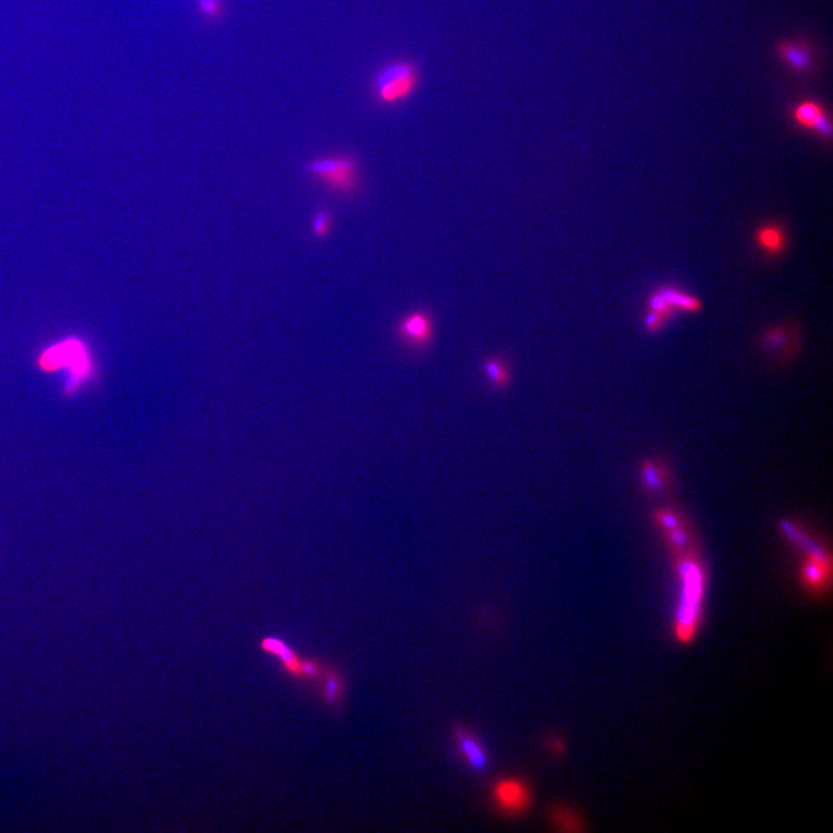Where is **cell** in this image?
I'll return each instance as SVG.
<instances>
[{"label":"cell","mask_w":833,"mask_h":833,"mask_svg":"<svg viewBox=\"0 0 833 833\" xmlns=\"http://www.w3.org/2000/svg\"><path fill=\"white\" fill-rule=\"evenodd\" d=\"M696 544L672 553L675 555L680 585V598L677 606L674 637L680 645L692 644L700 632L704 610L705 568L698 557Z\"/></svg>","instance_id":"obj_1"},{"label":"cell","mask_w":833,"mask_h":833,"mask_svg":"<svg viewBox=\"0 0 833 833\" xmlns=\"http://www.w3.org/2000/svg\"><path fill=\"white\" fill-rule=\"evenodd\" d=\"M306 172L312 180L342 196L357 193L360 185L359 163L346 154L323 155L310 160Z\"/></svg>","instance_id":"obj_2"},{"label":"cell","mask_w":833,"mask_h":833,"mask_svg":"<svg viewBox=\"0 0 833 833\" xmlns=\"http://www.w3.org/2000/svg\"><path fill=\"white\" fill-rule=\"evenodd\" d=\"M41 366L46 371L65 368L68 371V390H75L89 376L90 362L86 347L77 340H69L51 346L41 358Z\"/></svg>","instance_id":"obj_3"},{"label":"cell","mask_w":833,"mask_h":833,"mask_svg":"<svg viewBox=\"0 0 833 833\" xmlns=\"http://www.w3.org/2000/svg\"><path fill=\"white\" fill-rule=\"evenodd\" d=\"M649 311L645 327L650 332H659L676 311L697 312L701 311L700 299L671 288L659 289L649 299Z\"/></svg>","instance_id":"obj_4"},{"label":"cell","mask_w":833,"mask_h":833,"mask_svg":"<svg viewBox=\"0 0 833 833\" xmlns=\"http://www.w3.org/2000/svg\"><path fill=\"white\" fill-rule=\"evenodd\" d=\"M418 81L416 68L397 62L387 65L375 77V93L385 104L405 101L415 92Z\"/></svg>","instance_id":"obj_5"},{"label":"cell","mask_w":833,"mask_h":833,"mask_svg":"<svg viewBox=\"0 0 833 833\" xmlns=\"http://www.w3.org/2000/svg\"><path fill=\"white\" fill-rule=\"evenodd\" d=\"M808 549L805 554L800 570L802 585L809 593L823 594L830 588L832 579L831 555L822 546L806 544Z\"/></svg>","instance_id":"obj_6"},{"label":"cell","mask_w":833,"mask_h":833,"mask_svg":"<svg viewBox=\"0 0 833 833\" xmlns=\"http://www.w3.org/2000/svg\"><path fill=\"white\" fill-rule=\"evenodd\" d=\"M532 791L526 781L507 776L499 779L492 787V800L503 814L521 815L526 813L532 804Z\"/></svg>","instance_id":"obj_7"},{"label":"cell","mask_w":833,"mask_h":833,"mask_svg":"<svg viewBox=\"0 0 833 833\" xmlns=\"http://www.w3.org/2000/svg\"><path fill=\"white\" fill-rule=\"evenodd\" d=\"M397 336L412 350H427L433 341L434 322L427 311L407 312L397 323Z\"/></svg>","instance_id":"obj_8"},{"label":"cell","mask_w":833,"mask_h":833,"mask_svg":"<svg viewBox=\"0 0 833 833\" xmlns=\"http://www.w3.org/2000/svg\"><path fill=\"white\" fill-rule=\"evenodd\" d=\"M258 648L260 652L275 659L285 676L297 683L302 655L285 638L276 635L264 636L258 640Z\"/></svg>","instance_id":"obj_9"},{"label":"cell","mask_w":833,"mask_h":833,"mask_svg":"<svg viewBox=\"0 0 833 833\" xmlns=\"http://www.w3.org/2000/svg\"><path fill=\"white\" fill-rule=\"evenodd\" d=\"M347 680L340 667L329 662L318 687L312 690L316 700L328 710H341L344 705Z\"/></svg>","instance_id":"obj_10"},{"label":"cell","mask_w":833,"mask_h":833,"mask_svg":"<svg viewBox=\"0 0 833 833\" xmlns=\"http://www.w3.org/2000/svg\"><path fill=\"white\" fill-rule=\"evenodd\" d=\"M454 739L459 754L472 770L479 772L488 770L489 754L474 733L464 726H458L454 729Z\"/></svg>","instance_id":"obj_11"},{"label":"cell","mask_w":833,"mask_h":833,"mask_svg":"<svg viewBox=\"0 0 833 833\" xmlns=\"http://www.w3.org/2000/svg\"><path fill=\"white\" fill-rule=\"evenodd\" d=\"M754 243L767 258H778L787 248L786 232L778 223L763 225L754 233Z\"/></svg>","instance_id":"obj_12"},{"label":"cell","mask_w":833,"mask_h":833,"mask_svg":"<svg viewBox=\"0 0 833 833\" xmlns=\"http://www.w3.org/2000/svg\"><path fill=\"white\" fill-rule=\"evenodd\" d=\"M794 119L802 128L814 130L823 138H831V123L817 103L804 102L794 111Z\"/></svg>","instance_id":"obj_13"},{"label":"cell","mask_w":833,"mask_h":833,"mask_svg":"<svg viewBox=\"0 0 833 833\" xmlns=\"http://www.w3.org/2000/svg\"><path fill=\"white\" fill-rule=\"evenodd\" d=\"M642 484L648 492L652 494L666 493L670 488V470L665 463L648 459L640 467Z\"/></svg>","instance_id":"obj_14"},{"label":"cell","mask_w":833,"mask_h":833,"mask_svg":"<svg viewBox=\"0 0 833 833\" xmlns=\"http://www.w3.org/2000/svg\"><path fill=\"white\" fill-rule=\"evenodd\" d=\"M780 58L796 72H808L811 67V54L807 46L800 43L786 42L779 47Z\"/></svg>","instance_id":"obj_15"},{"label":"cell","mask_w":833,"mask_h":833,"mask_svg":"<svg viewBox=\"0 0 833 833\" xmlns=\"http://www.w3.org/2000/svg\"><path fill=\"white\" fill-rule=\"evenodd\" d=\"M483 371L486 379L493 388L502 389L511 382V370L509 363L501 357H490L483 363Z\"/></svg>","instance_id":"obj_16"},{"label":"cell","mask_w":833,"mask_h":833,"mask_svg":"<svg viewBox=\"0 0 833 833\" xmlns=\"http://www.w3.org/2000/svg\"><path fill=\"white\" fill-rule=\"evenodd\" d=\"M550 816L551 818H553L554 824H555V826L561 827L562 830H579L576 826H581L580 818L576 817L575 811L567 808V807H554L553 810H551Z\"/></svg>","instance_id":"obj_17"},{"label":"cell","mask_w":833,"mask_h":833,"mask_svg":"<svg viewBox=\"0 0 833 833\" xmlns=\"http://www.w3.org/2000/svg\"><path fill=\"white\" fill-rule=\"evenodd\" d=\"M333 216L329 210H319L315 212L311 219V232L315 237H325L332 231Z\"/></svg>","instance_id":"obj_18"},{"label":"cell","mask_w":833,"mask_h":833,"mask_svg":"<svg viewBox=\"0 0 833 833\" xmlns=\"http://www.w3.org/2000/svg\"><path fill=\"white\" fill-rule=\"evenodd\" d=\"M198 6L204 15L210 16H218L221 8L219 0H198Z\"/></svg>","instance_id":"obj_19"},{"label":"cell","mask_w":833,"mask_h":833,"mask_svg":"<svg viewBox=\"0 0 833 833\" xmlns=\"http://www.w3.org/2000/svg\"><path fill=\"white\" fill-rule=\"evenodd\" d=\"M546 746H548L549 752L554 754V756H561V754L565 752V744H564L561 737L551 735L548 739L545 740Z\"/></svg>","instance_id":"obj_20"}]
</instances>
